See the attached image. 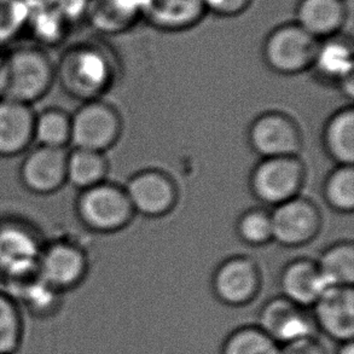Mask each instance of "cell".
<instances>
[{
	"label": "cell",
	"mask_w": 354,
	"mask_h": 354,
	"mask_svg": "<svg viewBox=\"0 0 354 354\" xmlns=\"http://www.w3.org/2000/svg\"><path fill=\"white\" fill-rule=\"evenodd\" d=\"M56 80V63L48 50L24 45L4 53L0 98L33 106L46 96Z\"/></svg>",
	"instance_id": "6da1fadb"
},
{
	"label": "cell",
	"mask_w": 354,
	"mask_h": 354,
	"mask_svg": "<svg viewBox=\"0 0 354 354\" xmlns=\"http://www.w3.org/2000/svg\"><path fill=\"white\" fill-rule=\"evenodd\" d=\"M111 73L102 50L79 44L67 48L56 63V79L74 96H88L104 86Z\"/></svg>",
	"instance_id": "7a4b0ae2"
},
{
	"label": "cell",
	"mask_w": 354,
	"mask_h": 354,
	"mask_svg": "<svg viewBox=\"0 0 354 354\" xmlns=\"http://www.w3.org/2000/svg\"><path fill=\"white\" fill-rule=\"evenodd\" d=\"M319 44L295 22L279 24L263 43V57L276 72L295 74L312 67Z\"/></svg>",
	"instance_id": "3957f363"
},
{
	"label": "cell",
	"mask_w": 354,
	"mask_h": 354,
	"mask_svg": "<svg viewBox=\"0 0 354 354\" xmlns=\"http://www.w3.org/2000/svg\"><path fill=\"white\" fill-rule=\"evenodd\" d=\"M132 206L126 192L114 184L102 182L80 192L77 213L84 225L91 230L111 232L127 224Z\"/></svg>",
	"instance_id": "277c9868"
},
{
	"label": "cell",
	"mask_w": 354,
	"mask_h": 354,
	"mask_svg": "<svg viewBox=\"0 0 354 354\" xmlns=\"http://www.w3.org/2000/svg\"><path fill=\"white\" fill-rule=\"evenodd\" d=\"M87 268L88 263L84 250L63 239L41 248L37 261L39 278L61 294L80 286L86 277Z\"/></svg>",
	"instance_id": "5b68a950"
},
{
	"label": "cell",
	"mask_w": 354,
	"mask_h": 354,
	"mask_svg": "<svg viewBox=\"0 0 354 354\" xmlns=\"http://www.w3.org/2000/svg\"><path fill=\"white\" fill-rule=\"evenodd\" d=\"M255 324L279 346L319 335L311 310L299 306L282 295L270 299L260 307Z\"/></svg>",
	"instance_id": "8992f818"
},
{
	"label": "cell",
	"mask_w": 354,
	"mask_h": 354,
	"mask_svg": "<svg viewBox=\"0 0 354 354\" xmlns=\"http://www.w3.org/2000/svg\"><path fill=\"white\" fill-rule=\"evenodd\" d=\"M68 151L41 145L30 149L19 167L22 187L38 196L59 192L67 184Z\"/></svg>",
	"instance_id": "52a82bcc"
},
{
	"label": "cell",
	"mask_w": 354,
	"mask_h": 354,
	"mask_svg": "<svg viewBox=\"0 0 354 354\" xmlns=\"http://www.w3.org/2000/svg\"><path fill=\"white\" fill-rule=\"evenodd\" d=\"M120 132L119 116L102 102H88L72 115L73 148L103 153L115 142Z\"/></svg>",
	"instance_id": "ba28073f"
},
{
	"label": "cell",
	"mask_w": 354,
	"mask_h": 354,
	"mask_svg": "<svg viewBox=\"0 0 354 354\" xmlns=\"http://www.w3.org/2000/svg\"><path fill=\"white\" fill-rule=\"evenodd\" d=\"M302 177L304 168L297 156L265 158L254 171L252 187L259 200L278 206L295 197Z\"/></svg>",
	"instance_id": "9c48e42d"
},
{
	"label": "cell",
	"mask_w": 354,
	"mask_h": 354,
	"mask_svg": "<svg viewBox=\"0 0 354 354\" xmlns=\"http://www.w3.org/2000/svg\"><path fill=\"white\" fill-rule=\"evenodd\" d=\"M261 279L258 266L243 257L226 260L213 276V294L218 301L229 307H243L257 299Z\"/></svg>",
	"instance_id": "30bf717a"
},
{
	"label": "cell",
	"mask_w": 354,
	"mask_h": 354,
	"mask_svg": "<svg viewBox=\"0 0 354 354\" xmlns=\"http://www.w3.org/2000/svg\"><path fill=\"white\" fill-rule=\"evenodd\" d=\"M318 334L337 344L353 340V287H330L326 289L311 307Z\"/></svg>",
	"instance_id": "8fae6325"
},
{
	"label": "cell",
	"mask_w": 354,
	"mask_h": 354,
	"mask_svg": "<svg viewBox=\"0 0 354 354\" xmlns=\"http://www.w3.org/2000/svg\"><path fill=\"white\" fill-rule=\"evenodd\" d=\"M272 223V239L295 247L306 243L316 235L319 216L316 207L304 198H290L274 208L270 214Z\"/></svg>",
	"instance_id": "7c38bea8"
},
{
	"label": "cell",
	"mask_w": 354,
	"mask_h": 354,
	"mask_svg": "<svg viewBox=\"0 0 354 354\" xmlns=\"http://www.w3.org/2000/svg\"><path fill=\"white\" fill-rule=\"evenodd\" d=\"M249 139L257 153L265 158L297 156L300 136L292 120L282 114L270 113L254 121Z\"/></svg>",
	"instance_id": "4fadbf2b"
},
{
	"label": "cell",
	"mask_w": 354,
	"mask_h": 354,
	"mask_svg": "<svg viewBox=\"0 0 354 354\" xmlns=\"http://www.w3.org/2000/svg\"><path fill=\"white\" fill-rule=\"evenodd\" d=\"M295 24L323 41L339 35L348 21L347 0H297Z\"/></svg>",
	"instance_id": "5bb4252c"
},
{
	"label": "cell",
	"mask_w": 354,
	"mask_h": 354,
	"mask_svg": "<svg viewBox=\"0 0 354 354\" xmlns=\"http://www.w3.org/2000/svg\"><path fill=\"white\" fill-rule=\"evenodd\" d=\"M124 192L132 208L144 216H162L176 201V187L171 179L156 171H145L134 176Z\"/></svg>",
	"instance_id": "9a60e30c"
},
{
	"label": "cell",
	"mask_w": 354,
	"mask_h": 354,
	"mask_svg": "<svg viewBox=\"0 0 354 354\" xmlns=\"http://www.w3.org/2000/svg\"><path fill=\"white\" fill-rule=\"evenodd\" d=\"M33 106L0 98V158L27 153L34 143Z\"/></svg>",
	"instance_id": "2e32d148"
},
{
	"label": "cell",
	"mask_w": 354,
	"mask_h": 354,
	"mask_svg": "<svg viewBox=\"0 0 354 354\" xmlns=\"http://www.w3.org/2000/svg\"><path fill=\"white\" fill-rule=\"evenodd\" d=\"M207 15L203 0H142V19L163 32H183Z\"/></svg>",
	"instance_id": "e0dca14e"
},
{
	"label": "cell",
	"mask_w": 354,
	"mask_h": 354,
	"mask_svg": "<svg viewBox=\"0 0 354 354\" xmlns=\"http://www.w3.org/2000/svg\"><path fill=\"white\" fill-rule=\"evenodd\" d=\"M279 287L283 297L308 310L329 288L317 263L310 260H297L287 265L281 274Z\"/></svg>",
	"instance_id": "ac0fdd59"
},
{
	"label": "cell",
	"mask_w": 354,
	"mask_h": 354,
	"mask_svg": "<svg viewBox=\"0 0 354 354\" xmlns=\"http://www.w3.org/2000/svg\"><path fill=\"white\" fill-rule=\"evenodd\" d=\"M142 19V0H91L85 21L97 32L122 33Z\"/></svg>",
	"instance_id": "d6986e66"
},
{
	"label": "cell",
	"mask_w": 354,
	"mask_h": 354,
	"mask_svg": "<svg viewBox=\"0 0 354 354\" xmlns=\"http://www.w3.org/2000/svg\"><path fill=\"white\" fill-rule=\"evenodd\" d=\"M72 26L53 3L29 5L28 19L24 34L40 48H55L64 41Z\"/></svg>",
	"instance_id": "ffe728a7"
},
{
	"label": "cell",
	"mask_w": 354,
	"mask_h": 354,
	"mask_svg": "<svg viewBox=\"0 0 354 354\" xmlns=\"http://www.w3.org/2000/svg\"><path fill=\"white\" fill-rule=\"evenodd\" d=\"M353 45L339 34L319 44L313 67L326 79L346 84L353 80Z\"/></svg>",
	"instance_id": "44dd1931"
},
{
	"label": "cell",
	"mask_w": 354,
	"mask_h": 354,
	"mask_svg": "<svg viewBox=\"0 0 354 354\" xmlns=\"http://www.w3.org/2000/svg\"><path fill=\"white\" fill-rule=\"evenodd\" d=\"M106 174L103 153L77 148L68 151L67 183L80 192L104 182Z\"/></svg>",
	"instance_id": "7402d4cb"
},
{
	"label": "cell",
	"mask_w": 354,
	"mask_h": 354,
	"mask_svg": "<svg viewBox=\"0 0 354 354\" xmlns=\"http://www.w3.org/2000/svg\"><path fill=\"white\" fill-rule=\"evenodd\" d=\"M72 115L59 108L35 113L34 143L48 148L67 149L71 145Z\"/></svg>",
	"instance_id": "603a6c76"
},
{
	"label": "cell",
	"mask_w": 354,
	"mask_h": 354,
	"mask_svg": "<svg viewBox=\"0 0 354 354\" xmlns=\"http://www.w3.org/2000/svg\"><path fill=\"white\" fill-rule=\"evenodd\" d=\"M326 144L331 156L340 166H353L354 111L352 108L339 111L326 129Z\"/></svg>",
	"instance_id": "cb8c5ba5"
},
{
	"label": "cell",
	"mask_w": 354,
	"mask_h": 354,
	"mask_svg": "<svg viewBox=\"0 0 354 354\" xmlns=\"http://www.w3.org/2000/svg\"><path fill=\"white\" fill-rule=\"evenodd\" d=\"M316 263L328 287H353V244L333 245L323 253Z\"/></svg>",
	"instance_id": "d4e9b609"
},
{
	"label": "cell",
	"mask_w": 354,
	"mask_h": 354,
	"mask_svg": "<svg viewBox=\"0 0 354 354\" xmlns=\"http://www.w3.org/2000/svg\"><path fill=\"white\" fill-rule=\"evenodd\" d=\"M279 345L257 324L241 326L223 340L219 354H278Z\"/></svg>",
	"instance_id": "484cf974"
},
{
	"label": "cell",
	"mask_w": 354,
	"mask_h": 354,
	"mask_svg": "<svg viewBox=\"0 0 354 354\" xmlns=\"http://www.w3.org/2000/svg\"><path fill=\"white\" fill-rule=\"evenodd\" d=\"M24 323L19 302L0 290V354H15L22 345Z\"/></svg>",
	"instance_id": "4316f807"
},
{
	"label": "cell",
	"mask_w": 354,
	"mask_h": 354,
	"mask_svg": "<svg viewBox=\"0 0 354 354\" xmlns=\"http://www.w3.org/2000/svg\"><path fill=\"white\" fill-rule=\"evenodd\" d=\"M28 15L26 0H0V51L24 35Z\"/></svg>",
	"instance_id": "83f0119b"
},
{
	"label": "cell",
	"mask_w": 354,
	"mask_h": 354,
	"mask_svg": "<svg viewBox=\"0 0 354 354\" xmlns=\"http://www.w3.org/2000/svg\"><path fill=\"white\" fill-rule=\"evenodd\" d=\"M326 201L341 212H352L354 208L353 166H340L331 173L326 184Z\"/></svg>",
	"instance_id": "f1b7e54d"
},
{
	"label": "cell",
	"mask_w": 354,
	"mask_h": 354,
	"mask_svg": "<svg viewBox=\"0 0 354 354\" xmlns=\"http://www.w3.org/2000/svg\"><path fill=\"white\" fill-rule=\"evenodd\" d=\"M21 297L24 299V305L30 313L37 316L46 317L57 311L59 307V295L61 292L53 290L45 283L37 278V282L29 284L26 289H22Z\"/></svg>",
	"instance_id": "f546056e"
},
{
	"label": "cell",
	"mask_w": 354,
	"mask_h": 354,
	"mask_svg": "<svg viewBox=\"0 0 354 354\" xmlns=\"http://www.w3.org/2000/svg\"><path fill=\"white\" fill-rule=\"evenodd\" d=\"M239 234L249 244L266 243L272 239L271 216L260 209L249 211L239 219Z\"/></svg>",
	"instance_id": "4dcf8cb0"
},
{
	"label": "cell",
	"mask_w": 354,
	"mask_h": 354,
	"mask_svg": "<svg viewBox=\"0 0 354 354\" xmlns=\"http://www.w3.org/2000/svg\"><path fill=\"white\" fill-rule=\"evenodd\" d=\"M207 14L219 17H237L248 11L254 0H203Z\"/></svg>",
	"instance_id": "1f68e13d"
},
{
	"label": "cell",
	"mask_w": 354,
	"mask_h": 354,
	"mask_svg": "<svg viewBox=\"0 0 354 354\" xmlns=\"http://www.w3.org/2000/svg\"><path fill=\"white\" fill-rule=\"evenodd\" d=\"M278 354H329V352L319 335H313L279 346Z\"/></svg>",
	"instance_id": "d6a6232c"
},
{
	"label": "cell",
	"mask_w": 354,
	"mask_h": 354,
	"mask_svg": "<svg viewBox=\"0 0 354 354\" xmlns=\"http://www.w3.org/2000/svg\"><path fill=\"white\" fill-rule=\"evenodd\" d=\"M90 3L91 0H53V4L57 6L72 27L85 21Z\"/></svg>",
	"instance_id": "836d02e7"
},
{
	"label": "cell",
	"mask_w": 354,
	"mask_h": 354,
	"mask_svg": "<svg viewBox=\"0 0 354 354\" xmlns=\"http://www.w3.org/2000/svg\"><path fill=\"white\" fill-rule=\"evenodd\" d=\"M334 354H354L353 340L337 344V348Z\"/></svg>",
	"instance_id": "e575fe53"
},
{
	"label": "cell",
	"mask_w": 354,
	"mask_h": 354,
	"mask_svg": "<svg viewBox=\"0 0 354 354\" xmlns=\"http://www.w3.org/2000/svg\"><path fill=\"white\" fill-rule=\"evenodd\" d=\"M3 68H4V51H0V84L3 77Z\"/></svg>",
	"instance_id": "d590c367"
},
{
	"label": "cell",
	"mask_w": 354,
	"mask_h": 354,
	"mask_svg": "<svg viewBox=\"0 0 354 354\" xmlns=\"http://www.w3.org/2000/svg\"><path fill=\"white\" fill-rule=\"evenodd\" d=\"M29 5L45 4V3H53V0H26Z\"/></svg>",
	"instance_id": "8d00e7d4"
}]
</instances>
